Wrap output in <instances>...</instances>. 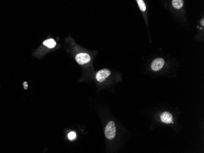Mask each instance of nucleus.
I'll list each match as a JSON object with an SVG mask.
<instances>
[{
    "instance_id": "9",
    "label": "nucleus",
    "mask_w": 204,
    "mask_h": 153,
    "mask_svg": "<svg viewBox=\"0 0 204 153\" xmlns=\"http://www.w3.org/2000/svg\"><path fill=\"white\" fill-rule=\"evenodd\" d=\"M68 139L70 140H73L76 137V134L74 132H71L68 134Z\"/></svg>"
},
{
    "instance_id": "1",
    "label": "nucleus",
    "mask_w": 204,
    "mask_h": 153,
    "mask_svg": "<svg viewBox=\"0 0 204 153\" xmlns=\"http://www.w3.org/2000/svg\"><path fill=\"white\" fill-rule=\"evenodd\" d=\"M105 135L108 139L112 140L115 136L116 134V128L115 125L113 121H110L105 128Z\"/></svg>"
},
{
    "instance_id": "3",
    "label": "nucleus",
    "mask_w": 204,
    "mask_h": 153,
    "mask_svg": "<svg viewBox=\"0 0 204 153\" xmlns=\"http://www.w3.org/2000/svg\"><path fill=\"white\" fill-rule=\"evenodd\" d=\"M111 74V71L108 69H102L98 71L96 74L97 80L100 82H103Z\"/></svg>"
},
{
    "instance_id": "6",
    "label": "nucleus",
    "mask_w": 204,
    "mask_h": 153,
    "mask_svg": "<svg viewBox=\"0 0 204 153\" xmlns=\"http://www.w3.org/2000/svg\"><path fill=\"white\" fill-rule=\"evenodd\" d=\"M43 44L48 48H53L56 45V43L55 40L53 39H49L46 40L44 42Z\"/></svg>"
},
{
    "instance_id": "5",
    "label": "nucleus",
    "mask_w": 204,
    "mask_h": 153,
    "mask_svg": "<svg viewBox=\"0 0 204 153\" xmlns=\"http://www.w3.org/2000/svg\"><path fill=\"white\" fill-rule=\"evenodd\" d=\"M161 121L164 123H171L173 121V118H172V115L169 113V112H164L161 116Z\"/></svg>"
},
{
    "instance_id": "4",
    "label": "nucleus",
    "mask_w": 204,
    "mask_h": 153,
    "mask_svg": "<svg viewBox=\"0 0 204 153\" xmlns=\"http://www.w3.org/2000/svg\"><path fill=\"white\" fill-rule=\"evenodd\" d=\"M164 65V61L162 58H157L155 59L152 63L151 68L154 71H159L160 70Z\"/></svg>"
},
{
    "instance_id": "11",
    "label": "nucleus",
    "mask_w": 204,
    "mask_h": 153,
    "mask_svg": "<svg viewBox=\"0 0 204 153\" xmlns=\"http://www.w3.org/2000/svg\"><path fill=\"white\" fill-rule=\"evenodd\" d=\"M202 26H204V19L202 20Z\"/></svg>"
},
{
    "instance_id": "10",
    "label": "nucleus",
    "mask_w": 204,
    "mask_h": 153,
    "mask_svg": "<svg viewBox=\"0 0 204 153\" xmlns=\"http://www.w3.org/2000/svg\"><path fill=\"white\" fill-rule=\"evenodd\" d=\"M23 86H24V89H27V88H28V84H27V83L26 82H25V83H23Z\"/></svg>"
},
{
    "instance_id": "8",
    "label": "nucleus",
    "mask_w": 204,
    "mask_h": 153,
    "mask_svg": "<svg viewBox=\"0 0 204 153\" xmlns=\"http://www.w3.org/2000/svg\"><path fill=\"white\" fill-rule=\"evenodd\" d=\"M139 9L141 11L144 12L146 10V6L143 0H136Z\"/></svg>"
},
{
    "instance_id": "7",
    "label": "nucleus",
    "mask_w": 204,
    "mask_h": 153,
    "mask_svg": "<svg viewBox=\"0 0 204 153\" xmlns=\"http://www.w3.org/2000/svg\"><path fill=\"white\" fill-rule=\"evenodd\" d=\"M172 4L174 8H176L177 9H180L183 6V0H172Z\"/></svg>"
},
{
    "instance_id": "2",
    "label": "nucleus",
    "mask_w": 204,
    "mask_h": 153,
    "mask_svg": "<svg viewBox=\"0 0 204 153\" xmlns=\"http://www.w3.org/2000/svg\"><path fill=\"white\" fill-rule=\"evenodd\" d=\"M91 57L88 53H81L76 54L75 60L80 65H83L89 63L91 61Z\"/></svg>"
}]
</instances>
